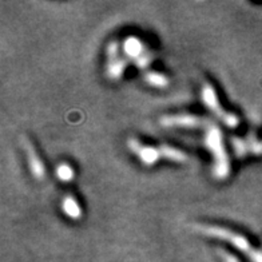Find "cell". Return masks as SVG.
<instances>
[{"instance_id": "cell-12", "label": "cell", "mask_w": 262, "mask_h": 262, "mask_svg": "<svg viewBox=\"0 0 262 262\" xmlns=\"http://www.w3.org/2000/svg\"><path fill=\"white\" fill-rule=\"evenodd\" d=\"M151 60H152V56H151V54H150V52H146V54H143V55L141 56V58L139 59H137V60H135V66H137V67H138V69H141V70H145L146 67H147L148 64H150V63H151Z\"/></svg>"}, {"instance_id": "cell-10", "label": "cell", "mask_w": 262, "mask_h": 262, "mask_svg": "<svg viewBox=\"0 0 262 262\" xmlns=\"http://www.w3.org/2000/svg\"><path fill=\"white\" fill-rule=\"evenodd\" d=\"M145 80L147 84L157 89H165L169 84V79L166 78L163 74L156 73V71H150V73L145 74Z\"/></svg>"}, {"instance_id": "cell-5", "label": "cell", "mask_w": 262, "mask_h": 262, "mask_svg": "<svg viewBox=\"0 0 262 262\" xmlns=\"http://www.w3.org/2000/svg\"><path fill=\"white\" fill-rule=\"evenodd\" d=\"M107 58L108 63L106 66V76L111 80L121 79L127 67V63L119 56V45L117 41H111L107 47Z\"/></svg>"}, {"instance_id": "cell-2", "label": "cell", "mask_w": 262, "mask_h": 262, "mask_svg": "<svg viewBox=\"0 0 262 262\" xmlns=\"http://www.w3.org/2000/svg\"><path fill=\"white\" fill-rule=\"evenodd\" d=\"M196 230L201 231L202 234L207 235V237L226 241L231 246H234L237 250L248 255V258L252 262H262L261 250L253 248V245L249 242L248 238L244 237L242 234H238V233H234V231L229 230V229L221 228V226H215V225L214 226L213 225H210V226L200 225V226H196Z\"/></svg>"}, {"instance_id": "cell-9", "label": "cell", "mask_w": 262, "mask_h": 262, "mask_svg": "<svg viewBox=\"0 0 262 262\" xmlns=\"http://www.w3.org/2000/svg\"><path fill=\"white\" fill-rule=\"evenodd\" d=\"M62 210L71 220H80L82 218V207H80L79 202L70 194L63 198Z\"/></svg>"}, {"instance_id": "cell-11", "label": "cell", "mask_w": 262, "mask_h": 262, "mask_svg": "<svg viewBox=\"0 0 262 262\" xmlns=\"http://www.w3.org/2000/svg\"><path fill=\"white\" fill-rule=\"evenodd\" d=\"M56 177L62 181L63 183H69L70 181L74 180V170L73 167L67 163H60L56 167Z\"/></svg>"}, {"instance_id": "cell-7", "label": "cell", "mask_w": 262, "mask_h": 262, "mask_svg": "<svg viewBox=\"0 0 262 262\" xmlns=\"http://www.w3.org/2000/svg\"><path fill=\"white\" fill-rule=\"evenodd\" d=\"M23 145H25L28 167H30V171H31L32 177H34V178H36L38 181L43 180V178L46 177L45 163L41 162V159L39 158V156L36 154V151H35L34 146L30 143V141H28V139L23 138Z\"/></svg>"}, {"instance_id": "cell-6", "label": "cell", "mask_w": 262, "mask_h": 262, "mask_svg": "<svg viewBox=\"0 0 262 262\" xmlns=\"http://www.w3.org/2000/svg\"><path fill=\"white\" fill-rule=\"evenodd\" d=\"M127 146L131 150V152H134L137 158L141 161V163L146 166L156 165L159 159H162L159 146L143 145V143H141V142L134 138L128 139Z\"/></svg>"}, {"instance_id": "cell-13", "label": "cell", "mask_w": 262, "mask_h": 262, "mask_svg": "<svg viewBox=\"0 0 262 262\" xmlns=\"http://www.w3.org/2000/svg\"><path fill=\"white\" fill-rule=\"evenodd\" d=\"M224 261L225 262H238L235 257H233V255L228 254V253H225V254H224Z\"/></svg>"}, {"instance_id": "cell-1", "label": "cell", "mask_w": 262, "mask_h": 262, "mask_svg": "<svg viewBox=\"0 0 262 262\" xmlns=\"http://www.w3.org/2000/svg\"><path fill=\"white\" fill-rule=\"evenodd\" d=\"M205 145L213 156V176L217 180H226L230 174V162L225 150L221 130L215 124H209L205 134Z\"/></svg>"}, {"instance_id": "cell-8", "label": "cell", "mask_w": 262, "mask_h": 262, "mask_svg": "<svg viewBox=\"0 0 262 262\" xmlns=\"http://www.w3.org/2000/svg\"><path fill=\"white\" fill-rule=\"evenodd\" d=\"M123 51L128 58H131L135 62L143 54H146L147 50H146V46L143 45V41L141 39H138L137 36H128L127 39H124Z\"/></svg>"}, {"instance_id": "cell-3", "label": "cell", "mask_w": 262, "mask_h": 262, "mask_svg": "<svg viewBox=\"0 0 262 262\" xmlns=\"http://www.w3.org/2000/svg\"><path fill=\"white\" fill-rule=\"evenodd\" d=\"M201 100H202V103H204L215 117H218V119H221L228 127L234 128L239 124V119H238L237 115L231 114V113H229V111L222 108L221 103H220V100H218L217 93H215L213 86L209 84V83H205L204 86H202V90H201Z\"/></svg>"}, {"instance_id": "cell-4", "label": "cell", "mask_w": 262, "mask_h": 262, "mask_svg": "<svg viewBox=\"0 0 262 262\" xmlns=\"http://www.w3.org/2000/svg\"><path fill=\"white\" fill-rule=\"evenodd\" d=\"M161 124L167 128H206L210 122L205 117H198L193 114H172L161 118Z\"/></svg>"}]
</instances>
